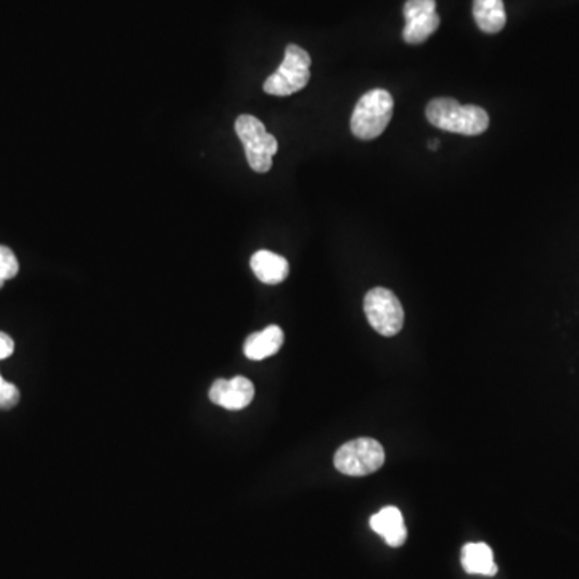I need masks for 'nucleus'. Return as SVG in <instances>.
<instances>
[{
  "mask_svg": "<svg viewBox=\"0 0 579 579\" xmlns=\"http://www.w3.org/2000/svg\"><path fill=\"white\" fill-rule=\"evenodd\" d=\"M427 118L443 131L478 136L489 128V115L477 105H460L454 99H435L428 103Z\"/></svg>",
  "mask_w": 579,
  "mask_h": 579,
  "instance_id": "obj_1",
  "label": "nucleus"
},
{
  "mask_svg": "<svg viewBox=\"0 0 579 579\" xmlns=\"http://www.w3.org/2000/svg\"><path fill=\"white\" fill-rule=\"evenodd\" d=\"M395 102L390 92L374 89L362 95L351 116V132L361 140L377 139L390 124Z\"/></svg>",
  "mask_w": 579,
  "mask_h": 579,
  "instance_id": "obj_2",
  "label": "nucleus"
},
{
  "mask_svg": "<svg viewBox=\"0 0 579 579\" xmlns=\"http://www.w3.org/2000/svg\"><path fill=\"white\" fill-rule=\"evenodd\" d=\"M235 132L242 140L248 165L256 173H267L272 168V158L279 150L276 137L266 131L263 121L253 115H240L235 121Z\"/></svg>",
  "mask_w": 579,
  "mask_h": 579,
  "instance_id": "obj_3",
  "label": "nucleus"
},
{
  "mask_svg": "<svg viewBox=\"0 0 579 579\" xmlns=\"http://www.w3.org/2000/svg\"><path fill=\"white\" fill-rule=\"evenodd\" d=\"M311 57L300 46L290 44L285 50L284 62L280 63L276 73H272L264 83V92L276 97H288V95L300 92L308 86L311 79Z\"/></svg>",
  "mask_w": 579,
  "mask_h": 579,
  "instance_id": "obj_4",
  "label": "nucleus"
},
{
  "mask_svg": "<svg viewBox=\"0 0 579 579\" xmlns=\"http://www.w3.org/2000/svg\"><path fill=\"white\" fill-rule=\"evenodd\" d=\"M335 467L348 477H366L382 469L385 451L382 444L372 438H358L348 441L335 454Z\"/></svg>",
  "mask_w": 579,
  "mask_h": 579,
  "instance_id": "obj_5",
  "label": "nucleus"
},
{
  "mask_svg": "<svg viewBox=\"0 0 579 579\" xmlns=\"http://www.w3.org/2000/svg\"><path fill=\"white\" fill-rule=\"evenodd\" d=\"M364 311L372 329L383 337H395L404 324V309L398 296L388 288L377 287L370 290L364 300Z\"/></svg>",
  "mask_w": 579,
  "mask_h": 579,
  "instance_id": "obj_6",
  "label": "nucleus"
},
{
  "mask_svg": "<svg viewBox=\"0 0 579 579\" xmlns=\"http://www.w3.org/2000/svg\"><path fill=\"white\" fill-rule=\"evenodd\" d=\"M255 398V386L245 377H235L232 380H218L210 390V399L214 404L224 407L227 411H240Z\"/></svg>",
  "mask_w": 579,
  "mask_h": 579,
  "instance_id": "obj_7",
  "label": "nucleus"
},
{
  "mask_svg": "<svg viewBox=\"0 0 579 579\" xmlns=\"http://www.w3.org/2000/svg\"><path fill=\"white\" fill-rule=\"evenodd\" d=\"M370 528L380 534L388 546L399 547L406 543L407 530L403 514L396 507H383L378 514L372 515Z\"/></svg>",
  "mask_w": 579,
  "mask_h": 579,
  "instance_id": "obj_8",
  "label": "nucleus"
},
{
  "mask_svg": "<svg viewBox=\"0 0 579 579\" xmlns=\"http://www.w3.org/2000/svg\"><path fill=\"white\" fill-rule=\"evenodd\" d=\"M251 269L263 284H282L288 277L290 266L284 256L276 255L272 251H256L251 258Z\"/></svg>",
  "mask_w": 579,
  "mask_h": 579,
  "instance_id": "obj_9",
  "label": "nucleus"
},
{
  "mask_svg": "<svg viewBox=\"0 0 579 579\" xmlns=\"http://www.w3.org/2000/svg\"><path fill=\"white\" fill-rule=\"evenodd\" d=\"M284 345V332L279 325H269L263 332H256L245 341V356L251 361H263L274 356Z\"/></svg>",
  "mask_w": 579,
  "mask_h": 579,
  "instance_id": "obj_10",
  "label": "nucleus"
},
{
  "mask_svg": "<svg viewBox=\"0 0 579 579\" xmlns=\"http://www.w3.org/2000/svg\"><path fill=\"white\" fill-rule=\"evenodd\" d=\"M462 567L469 575H496L497 565L494 563L493 549L485 543L465 544L462 549Z\"/></svg>",
  "mask_w": 579,
  "mask_h": 579,
  "instance_id": "obj_11",
  "label": "nucleus"
},
{
  "mask_svg": "<svg viewBox=\"0 0 579 579\" xmlns=\"http://www.w3.org/2000/svg\"><path fill=\"white\" fill-rule=\"evenodd\" d=\"M473 17L481 31L496 34L506 26V7L502 0H475Z\"/></svg>",
  "mask_w": 579,
  "mask_h": 579,
  "instance_id": "obj_12",
  "label": "nucleus"
},
{
  "mask_svg": "<svg viewBox=\"0 0 579 579\" xmlns=\"http://www.w3.org/2000/svg\"><path fill=\"white\" fill-rule=\"evenodd\" d=\"M438 13H423L419 17L409 18L404 26L403 37L407 44H422L440 28Z\"/></svg>",
  "mask_w": 579,
  "mask_h": 579,
  "instance_id": "obj_13",
  "label": "nucleus"
},
{
  "mask_svg": "<svg viewBox=\"0 0 579 579\" xmlns=\"http://www.w3.org/2000/svg\"><path fill=\"white\" fill-rule=\"evenodd\" d=\"M20 271L17 256L9 247L0 245V288L4 287L7 280L17 277Z\"/></svg>",
  "mask_w": 579,
  "mask_h": 579,
  "instance_id": "obj_14",
  "label": "nucleus"
},
{
  "mask_svg": "<svg viewBox=\"0 0 579 579\" xmlns=\"http://www.w3.org/2000/svg\"><path fill=\"white\" fill-rule=\"evenodd\" d=\"M20 403V391L13 383L5 382L0 375V409L9 411Z\"/></svg>",
  "mask_w": 579,
  "mask_h": 579,
  "instance_id": "obj_15",
  "label": "nucleus"
},
{
  "mask_svg": "<svg viewBox=\"0 0 579 579\" xmlns=\"http://www.w3.org/2000/svg\"><path fill=\"white\" fill-rule=\"evenodd\" d=\"M430 12H436L435 0H407L406 5H404V18L406 20Z\"/></svg>",
  "mask_w": 579,
  "mask_h": 579,
  "instance_id": "obj_16",
  "label": "nucleus"
},
{
  "mask_svg": "<svg viewBox=\"0 0 579 579\" xmlns=\"http://www.w3.org/2000/svg\"><path fill=\"white\" fill-rule=\"evenodd\" d=\"M13 351H15V343H13L12 338L7 333L0 332V361L10 358Z\"/></svg>",
  "mask_w": 579,
  "mask_h": 579,
  "instance_id": "obj_17",
  "label": "nucleus"
},
{
  "mask_svg": "<svg viewBox=\"0 0 579 579\" xmlns=\"http://www.w3.org/2000/svg\"><path fill=\"white\" fill-rule=\"evenodd\" d=\"M440 147V142H432V144H430V148H432V150H435V148Z\"/></svg>",
  "mask_w": 579,
  "mask_h": 579,
  "instance_id": "obj_18",
  "label": "nucleus"
}]
</instances>
